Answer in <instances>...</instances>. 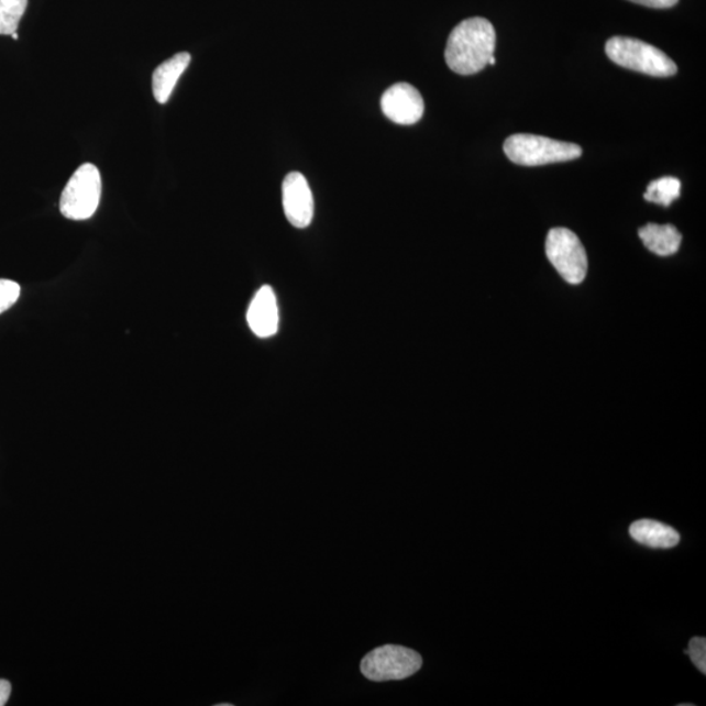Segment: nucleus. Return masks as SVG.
Here are the masks:
<instances>
[{"mask_svg": "<svg viewBox=\"0 0 706 706\" xmlns=\"http://www.w3.org/2000/svg\"><path fill=\"white\" fill-rule=\"evenodd\" d=\"M496 32L484 18H471L456 25L448 38L445 60L450 70L474 75L487 67L494 57Z\"/></svg>", "mask_w": 706, "mask_h": 706, "instance_id": "f257e3e1", "label": "nucleus"}, {"mask_svg": "<svg viewBox=\"0 0 706 706\" xmlns=\"http://www.w3.org/2000/svg\"><path fill=\"white\" fill-rule=\"evenodd\" d=\"M606 54L616 65L628 70L669 78L677 73L675 62L652 45L631 37L616 36L607 41Z\"/></svg>", "mask_w": 706, "mask_h": 706, "instance_id": "f03ea898", "label": "nucleus"}, {"mask_svg": "<svg viewBox=\"0 0 706 706\" xmlns=\"http://www.w3.org/2000/svg\"><path fill=\"white\" fill-rule=\"evenodd\" d=\"M504 152L511 163L523 166L571 162L583 155L577 144L530 134L509 136L504 143Z\"/></svg>", "mask_w": 706, "mask_h": 706, "instance_id": "7ed1b4c3", "label": "nucleus"}, {"mask_svg": "<svg viewBox=\"0 0 706 706\" xmlns=\"http://www.w3.org/2000/svg\"><path fill=\"white\" fill-rule=\"evenodd\" d=\"M102 183L93 164H82L62 192L59 209L70 220H87L99 209Z\"/></svg>", "mask_w": 706, "mask_h": 706, "instance_id": "20e7f679", "label": "nucleus"}, {"mask_svg": "<svg viewBox=\"0 0 706 706\" xmlns=\"http://www.w3.org/2000/svg\"><path fill=\"white\" fill-rule=\"evenodd\" d=\"M423 666L421 655L412 649L385 646L372 650L360 664L362 674L372 682L404 681Z\"/></svg>", "mask_w": 706, "mask_h": 706, "instance_id": "39448f33", "label": "nucleus"}, {"mask_svg": "<svg viewBox=\"0 0 706 706\" xmlns=\"http://www.w3.org/2000/svg\"><path fill=\"white\" fill-rule=\"evenodd\" d=\"M545 253L551 265L565 282H584L587 274V255L576 233L566 228H553L547 235Z\"/></svg>", "mask_w": 706, "mask_h": 706, "instance_id": "423d86ee", "label": "nucleus"}, {"mask_svg": "<svg viewBox=\"0 0 706 706\" xmlns=\"http://www.w3.org/2000/svg\"><path fill=\"white\" fill-rule=\"evenodd\" d=\"M380 109L390 121L410 126L424 114V100L417 88L408 82H398L383 95Z\"/></svg>", "mask_w": 706, "mask_h": 706, "instance_id": "0eeeda50", "label": "nucleus"}, {"mask_svg": "<svg viewBox=\"0 0 706 706\" xmlns=\"http://www.w3.org/2000/svg\"><path fill=\"white\" fill-rule=\"evenodd\" d=\"M283 207L287 220L295 228H307L313 221L315 199L307 178L290 172L283 181Z\"/></svg>", "mask_w": 706, "mask_h": 706, "instance_id": "6e6552de", "label": "nucleus"}, {"mask_svg": "<svg viewBox=\"0 0 706 706\" xmlns=\"http://www.w3.org/2000/svg\"><path fill=\"white\" fill-rule=\"evenodd\" d=\"M247 323L258 338L274 337L279 329V308L274 289L263 286L247 309Z\"/></svg>", "mask_w": 706, "mask_h": 706, "instance_id": "1a4fd4ad", "label": "nucleus"}, {"mask_svg": "<svg viewBox=\"0 0 706 706\" xmlns=\"http://www.w3.org/2000/svg\"><path fill=\"white\" fill-rule=\"evenodd\" d=\"M190 62L189 53H178L156 68L152 75V89L158 103L168 102L173 89L176 88L178 79L189 67Z\"/></svg>", "mask_w": 706, "mask_h": 706, "instance_id": "9d476101", "label": "nucleus"}, {"mask_svg": "<svg viewBox=\"0 0 706 706\" xmlns=\"http://www.w3.org/2000/svg\"><path fill=\"white\" fill-rule=\"evenodd\" d=\"M629 534L637 543L652 547V549H673L681 542L680 532L653 519H640L633 522L629 528Z\"/></svg>", "mask_w": 706, "mask_h": 706, "instance_id": "9b49d317", "label": "nucleus"}, {"mask_svg": "<svg viewBox=\"0 0 706 706\" xmlns=\"http://www.w3.org/2000/svg\"><path fill=\"white\" fill-rule=\"evenodd\" d=\"M643 245L650 252L669 257L680 251L682 244V234L674 225L647 224L639 231Z\"/></svg>", "mask_w": 706, "mask_h": 706, "instance_id": "f8f14e48", "label": "nucleus"}, {"mask_svg": "<svg viewBox=\"0 0 706 706\" xmlns=\"http://www.w3.org/2000/svg\"><path fill=\"white\" fill-rule=\"evenodd\" d=\"M682 184L675 177H662L648 185L646 198L648 202L669 207L681 197Z\"/></svg>", "mask_w": 706, "mask_h": 706, "instance_id": "ddd939ff", "label": "nucleus"}, {"mask_svg": "<svg viewBox=\"0 0 706 706\" xmlns=\"http://www.w3.org/2000/svg\"><path fill=\"white\" fill-rule=\"evenodd\" d=\"M27 7V0H0V34L16 33Z\"/></svg>", "mask_w": 706, "mask_h": 706, "instance_id": "4468645a", "label": "nucleus"}, {"mask_svg": "<svg viewBox=\"0 0 706 706\" xmlns=\"http://www.w3.org/2000/svg\"><path fill=\"white\" fill-rule=\"evenodd\" d=\"M20 293H22V288L16 282L0 279V315L15 306Z\"/></svg>", "mask_w": 706, "mask_h": 706, "instance_id": "2eb2a0df", "label": "nucleus"}, {"mask_svg": "<svg viewBox=\"0 0 706 706\" xmlns=\"http://www.w3.org/2000/svg\"><path fill=\"white\" fill-rule=\"evenodd\" d=\"M685 654H690L691 661L694 662L695 666L701 671L702 674H706V640L704 637H694L690 641L688 650H685Z\"/></svg>", "mask_w": 706, "mask_h": 706, "instance_id": "dca6fc26", "label": "nucleus"}, {"mask_svg": "<svg viewBox=\"0 0 706 706\" xmlns=\"http://www.w3.org/2000/svg\"><path fill=\"white\" fill-rule=\"evenodd\" d=\"M636 4L650 7V9H671L680 0H631Z\"/></svg>", "mask_w": 706, "mask_h": 706, "instance_id": "f3484780", "label": "nucleus"}, {"mask_svg": "<svg viewBox=\"0 0 706 706\" xmlns=\"http://www.w3.org/2000/svg\"><path fill=\"white\" fill-rule=\"evenodd\" d=\"M11 683L9 681L0 680V706H4L11 696Z\"/></svg>", "mask_w": 706, "mask_h": 706, "instance_id": "a211bd4d", "label": "nucleus"}, {"mask_svg": "<svg viewBox=\"0 0 706 706\" xmlns=\"http://www.w3.org/2000/svg\"><path fill=\"white\" fill-rule=\"evenodd\" d=\"M488 65H493V66H494V65H496V59H495V57H490V58H489V60H488Z\"/></svg>", "mask_w": 706, "mask_h": 706, "instance_id": "6ab92c4d", "label": "nucleus"}, {"mask_svg": "<svg viewBox=\"0 0 706 706\" xmlns=\"http://www.w3.org/2000/svg\"><path fill=\"white\" fill-rule=\"evenodd\" d=\"M11 36H12L13 40H19L18 33H13V34H11Z\"/></svg>", "mask_w": 706, "mask_h": 706, "instance_id": "aec40b11", "label": "nucleus"}, {"mask_svg": "<svg viewBox=\"0 0 706 706\" xmlns=\"http://www.w3.org/2000/svg\"><path fill=\"white\" fill-rule=\"evenodd\" d=\"M218 706H232V704H219Z\"/></svg>", "mask_w": 706, "mask_h": 706, "instance_id": "412c9836", "label": "nucleus"}]
</instances>
